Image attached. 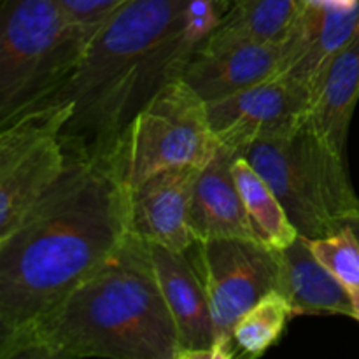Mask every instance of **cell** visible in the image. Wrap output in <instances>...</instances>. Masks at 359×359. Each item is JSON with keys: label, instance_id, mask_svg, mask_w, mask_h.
Returning <instances> with one entry per match:
<instances>
[{"label": "cell", "instance_id": "cell-11", "mask_svg": "<svg viewBox=\"0 0 359 359\" xmlns=\"http://www.w3.org/2000/svg\"><path fill=\"white\" fill-rule=\"evenodd\" d=\"M200 170L170 168L128 189L130 235L170 251H188L195 244L189 216Z\"/></svg>", "mask_w": 359, "mask_h": 359}, {"label": "cell", "instance_id": "cell-21", "mask_svg": "<svg viewBox=\"0 0 359 359\" xmlns=\"http://www.w3.org/2000/svg\"><path fill=\"white\" fill-rule=\"evenodd\" d=\"M56 2L74 25L93 35L97 28L128 0H56Z\"/></svg>", "mask_w": 359, "mask_h": 359}, {"label": "cell", "instance_id": "cell-8", "mask_svg": "<svg viewBox=\"0 0 359 359\" xmlns=\"http://www.w3.org/2000/svg\"><path fill=\"white\" fill-rule=\"evenodd\" d=\"M205 287L214 323V356H237L233 328L238 319L269 291L277 287L279 251L256 238L196 241L186 251Z\"/></svg>", "mask_w": 359, "mask_h": 359}, {"label": "cell", "instance_id": "cell-9", "mask_svg": "<svg viewBox=\"0 0 359 359\" xmlns=\"http://www.w3.org/2000/svg\"><path fill=\"white\" fill-rule=\"evenodd\" d=\"M311 109V95L283 76L207 102L209 125L217 144L235 156L256 140L300 125Z\"/></svg>", "mask_w": 359, "mask_h": 359}, {"label": "cell", "instance_id": "cell-7", "mask_svg": "<svg viewBox=\"0 0 359 359\" xmlns=\"http://www.w3.org/2000/svg\"><path fill=\"white\" fill-rule=\"evenodd\" d=\"M70 107L46 104L0 126V238L51 191L70 163L62 132Z\"/></svg>", "mask_w": 359, "mask_h": 359}, {"label": "cell", "instance_id": "cell-19", "mask_svg": "<svg viewBox=\"0 0 359 359\" xmlns=\"http://www.w3.org/2000/svg\"><path fill=\"white\" fill-rule=\"evenodd\" d=\"M293 318L290 304L280 291L272 290L259 298L233 328L235 353L259 358L276 346Z\"/></svg>", "mask_w": 359, "mask_h": 359}, {"label": "cell", "instance_id": "cell-5", "mask_svg": "<svg viewBox=\"0 0 359 359\" xmlns=\"http://www.w3.org/2000/svg\"><path fill=\"white\" fill-rule=\"evenodd\" d=\"M90 39L56 0H0V126L49 100Z\"/></svg>", "mask_w": 359, "mask_h": 359}, {"label": "cell", "instance_id": "cell-16", "mask_svg": "<svg viewBox=\"0 0 359 359\" xmlns=\"http://www.w3.org/2000/svg\"><path fill=\"white\" fill-rule=\"evenodd\" d=\"M358 100L359 30L333 58L309 112V121L316 132L342 156H347V135Z\"/></svg>", "mask_w": 359, "mask_h": 359}, {"label": "cell", "instance_id": "cell-12", "mask_svg": "<svg viewBox=\"0 0 359 359\" xmlns=\"http://www.w3.org/2000/svg\"><path fill=\"white\" fill-rule=\"evenodd\" d=\"M286 56L284 42H231L200 46L186 65V81L205 102L230 97L279 76Z\"/></svg>", "mask_w": 359, "mask_h": 359}, {"label": "cell", "instance_id": "cell-3", "mask_svg": "<svg viewBox=\"0 0 359 359\" xmlns=\"http://www.w3.org/2000/svg\"><path fill=\"white\" fill-rule=\"evenodd\" d=\"M179 337L146 242L118 252L42 323L20 358L177 359Z\"/></svg>", "mask_w": 359, "mask_h": 359}, {"label": "cell", "instance_id": "cell-17", "mask_svg": "<svg viewBox=\"0 0 359 359\" xmlns=\"http://www.w3.org/2000/svg\"><path fill=\"white\" fill-rule=\"evenodd\" d=\"M304 6V0H233L203 44L284 42L293 34Z\"/></svg>", "mask_w": 359, "mask_h": 359}, {"label": "cell", "instance_id": "cell-4", "mask_svg": "<svg viewBox=\"0 0 359 359\" xmlns=\"http://www.w3.org/2000/svg\"><path fill=\"white\" fill-rule=\"evenodd\" d=\"M279 196L305 238H321L359 214L347 156L337 153L309 121L252 142L241 154Z\"/></svg>", "mask_w": 359, "mask_h": 359}, {"label": "cell", "instance_id": "cell-22", "mask_svg": "<svg viewBox=\"0 0 359 359\" xmlns=\"http://www.w3.org/2000/svg\"><path fill=\"white\" fill-rule=\"evenodd\" d=\"M347 226L353 230L354 237H356L358 242H359V214H358V216H353L349 221H347Z\"/></svg>", "mask_w": 359, "mask_h": 359}, {"label": "cell", "instance_id": "cell-14", "mask_svg": "<svg viewBox=\"0 0 359 359\" xmlns=\"http://www.w3.org/2000/svg\"><path fill=\"white\" fill-rule=\"evenodd\" d=\"M276 290L284 294L293 316H346L356 319L346 287L312 252L309 241L302 235L290 248L279 251Z\"/></svg>", "mask_w": 359, "mask_h": 359}, {"label": "cell", "instance_id": "cell-1", "mask_svg": "<svg viewBox=\"0 0 359 359\" xmlns=\"http://www.w3.org/2000/svg\"><path fill=\"white\" fill-rule=\"evenodd\" d=\"M128 235V189L109 161L70 158L51 191L0 238V359L20 358L39 326Z\"/></svg>", "mask_w": 359, "mask_h": 359}, {"label": "cell", "instance_id": "cell-13", "mask_svg": "<svg viewBox=\"0 0 359 359\" xmlns=\"http://www.w3.org/2000/svg\"><path fill=\"white\" fill-rule=\"evenodd\" d=\"M161 293L179 337L177 359H216L214 323L205 287L186 251L147 244Z\"/></svg>", "mask_w": 359, "mask_h": 359}, {"label": "cell", "instance_id": "cell-20", "mask_svg": "<svg viewBox=\"0 0 359 359\" xmlns=\"http://www.w3.org/2000/svg\"><path fill=\"white\" fill-rule=\"evenodd\" d=\"M312 252L342 283L353 300L359 321V242L349 226L321 238H307Z\"/></svg>", "mask_w": 359, "mask_h": 359}, {"label": "cell", "instance_id": "cell-6", "mask_svg": "<svg viewBox=\"0 0 359 359\" xmlns=\"http://www.w3.org/2000/svg\"><path fill=\"white\" fill-rule=\"evenodd\" d=\"M217 149L207 102L186 81L174 79L137 112L104 160L132 189L170 168H203Z\"/></svg>", "mask_w": 359, "mask_h": 359}, {"label": "cell", "instance_id": "cell-15", "mask_svg": "<svg viewBox=\"0 0 359 359\" xmlns=\"http://www.w3.org/2000/svg\"><path fill=\"white\" fill-rule=\"evenodd\" d=\"M233 158L235 154L219 147L196 177L189 216L195 242L228 237L256 238L231 172Z\"/></svg>", "mask_w": 359, "mask_h": 359}, {"label": "cell", "instance_id": "cell-10", "mask_svg": "<svg viewBox=\"0 0 359 359\" xmlns=\"http://www.w3.org/2000/svg\"><path fill=\"white\" fill-rule=\"evenodd\" d=\"M358 30L359 0L305 2L304 13L286 41L279 76L304 88L314 105L333 58Z\"/></svg>", "mask_w": 359, "mask_h": 359}, {"label": "cell", "instance_id": "cell-23", "mask_svg": "<svg viewBox=\"0 0 359 359\" xmlns=\"http://www.w3.org/2000/svg\"><path fill=\"white\" fill-rule=\"evenodd\" d=\"M304 2H309V4H321V2H325V0H304Z\"/></svg>", "mask_w": 359, "mask_h": 359}, {"label": "cell", "instance_id": "cell-18", "mask_svg": "<svg viewBox=\"0 0 359 359\" xmlns=\"http://www.w3.org/2000/svg\"><path fill=\"white\" fill-rule=\"evenodd\" d=\"M231 172L256 238L273 251L290 248L300 233L291 223L279 196L244 156L233 158Z\"/></svg>", "mask_w": 359, "mask_h": 359}, {"label": "cell", "instance_id": "cell-2", "mask_svg": "<svg viewBox=\"0 0 359 359\" xmlns=\"http://www.w3.org/2000/svg\"><path fill=\"white\" fill-rule=\"evenodd\" d=\"M233 0H128L88 41L79 63L44 104L70 107V156L104 160L137 112L186 65ZM41 107V105H39Z\"/></svg>", "mask_w": 359, "mask_h": 359}]
</instances>
